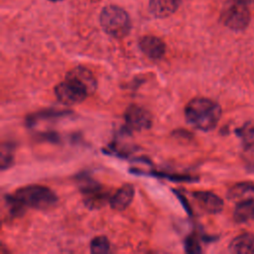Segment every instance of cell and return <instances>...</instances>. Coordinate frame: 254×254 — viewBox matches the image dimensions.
I'll list each match as a JSON object with an SVG mask.
<instances>
[{
    "label": "cell",
    "instance_id": "14",
    "mask_svg": "<svg viewBox=\"0 0 254 254\" xmlns=\"http://www.w3.org/2000/svg\"><path fill=\"white\" fill-rule=\"evenodd\" d=\"M233 218L237 223H246L254 219V199H243L236 203Z\"/></svg>",
    "mask_w": 254,
    "mask_h": 254
},
{
    "label": "cell",
    "instance_id": "19",
    "mask_svg": "<svg viewBox=\"0 0 254 254\" xmlns=\"http://www.w3.org/2000/svg\"><path fill=\"white\" fill-rule=\"evenodd\" d=\"M50 1H52V2H58V1H62V0H50Z\"/></svg>",
    "mask_w": 254,
    "mask_h": 254
},
{
    "label": "cell",
    "instance_id": "2",
    "mask_svg": "<svg viewBox=\"0 0 254 254\" xmlns=\"http://www.w3.org/2000/svg\"><path fill=\"white\" fill-rule=\"evenodd\" d=\"M23 206L40 210H47L54 207L58 197L49 188L40 185H30L18 189L12 195Z\"/></svg>",
    "mask_w": 254,
    "mask_h": 254
},
{
    "label": "cell",
    "instance_id": "12",
    "mask_svg": "<svg viewBox=\"0 0 254 254\" xmlns=\"http://www.w3.org/2000/svg\"><path fill=\"white\" fill-rule=\"evenodd\" d=\"M181 0H150V13L156 18H166L174 14L179 8Z\"/></svg>",
    "mask_w": 254,
    "mask_h": 254
},
{
    "label": "cell",
    "instance_id": "8",
    "mask_svg": "<svg viewBox=\"0 0 254 254\" xmlns=\"http://www.w3.org/2000/svg\"><path fill=\"white\" fill-rule=\"evenodd\" d=\"M192 195L200 208L208 213H218L223 208V200L212 191L197 190Z\"/></svg>",
    "mask_w": 254,
    "mask_h": 254
},
{
    "label": "cell",
    "instance_id": "5",
    "mask_svg": "<svg viewBox=\"0 0 254 254\" xmlns=\"http://www.w3.org/2000/svg\"><path fill=\"white\" fill-rule=\"evenodd\" d=\"M55 94L64 104H75L83 101L89 92L79 82L65 76L64 80L56 85Z\"/></svg>",
    "mask_w": 254,
    "mask_h": 254
},
{
    "label": "cell",
    "instance_id": "3",
    "mask_svg": "<svg viewBox=\"0 0 254 254\" xmlns=\"http://www.w3.org/2000/svg\"><path fill=\"white\" fill-rule=\"evenodd\" d=\"M99 22L106 34L117 39L127 36L131 29L129 15L116 5L104 7L99 16Z\"/></svg>",
    "mask_w": 254,
    "mask_h": 254
},
{
    "label": "cell",
    "instance_id": "9",
    "mask_svg": "<svg viewBox=\"0 0 254 254\" xmlns=\"http://www.w3.org/2000/svg\"><path fill=\"white\" fill-rule=\"evenodd\" d=\"M139 47L147 57L153 60L162 58L166 52V45L163 40L152 35L142 37L139 41Z\"/></svg>",
    "mask_w": 254,
    "mask_h": 254
},
{
    "label": "cell",
    "instance_id": "11",
    "mask_svg": "<svg viewBox=\"0 0 254 254\" xmlns=\"http://www.w3.org/2000/svg\"><path fill=\"white\" fill-rule=\"evenodd\" d=\"M134 187L131 184L122 186L113 195L110 196L109 202L113 209L124 210L129 206L134 197Z\"/></svg>",
    "mask_w": 254,
    "mask_h": 254
},
{
    "label": "cell",
    "instance_id": "6",
    "mask_svg": "<svg viewBox=\"0 0 254 254\" xmlns=\"http://www.w3.org/2000/svg\"><path fill=\"white\" fill-rule=\"evenodd\" d=\"M124 119L127 127L134 131L147 130L151 128L153 122L151 113L137 104H132L126 109Z\"/></svg>",
    "mask_w": 254,
    "mask_h": 254
},
{
    "label": "cell",
    "instance_id": "17",
    "mask_svg": "<svg viewBox=\"0 0 254 254\" xmlns=\"http://www.w3.org/2000/svg\"><path fill=\"white\" fill-rule=\"evenodd\" d=\"M110 250V242L105 236H96L90 242V251L92 253H107Z\"/></svg>",
    "mask_w": 254,
    "mask_h": 254
},
{
    "label": "cell",
    "instance_id": "13",
    "mask_svg": "<svg viewBox=\"0 0 254 254\" xmlns=\"http://www.w3.org/2000/svg\"><path fill=\"white\" fill-rule=\"evenodd\" d=\"M229 249L237 254H253L254 253V234L251 232H244L234 237L230 244Z\"/></svg>",
    "mask_w": 254,
    "mask_h": 254
},
{
    "label": "cell",
    "instance_id": "7",
    "mask_svg": "<svg viewBox=\"0 0 254 254\" xmlns=\"http://www.w3.org/2000/svg\"><path fill=\"white\" fill-rule=\"evenodd\" d=\"M236 132L241 138L243 145L242 159L246 167L250 171H254V124L248 122Z\"/></svg>",
    "mask_w": 254,
    "mask_h": 254
},
{
    "label": "cell",
    "instance_id": "4",
    "mask_svg": "<svg viewBox=\"0 0 254 254\" xmlns=\"http://www.w3.org/2000/svg\"><path fill=\"white\" fill-rule=\"evenodd\" d=\"M250 18L251 14L246 0H227L220 12L221 23L233 31L246 29Z\"/></svg>",
    "mask_w": 254,
    "mask_h": 254
},
{
    "label": "cell",
    "instance_id": "10",
    "mask_svg": "<svg viewBox=\"0 0 254 254\" xmlns=\"http://www.w3.org/2000/svg\"><path fill=\"white\" fill-rule=\"evenodd\" d=\"M66 77H70L77 82H79L81 85H83L87 91L90 93H93L97 86V81L92 73V71L84 66H76L70 69L66 75Z\"/></svg>",
    "mask_w": 254,
    "mask_h": 254
},
{
    "label": "cell",
    "instance_id": "15",
    "mask_svg": "<svg viewBox=\"0 0 254 254\" xmlns=\"http://www.w3.org/2000/svg\"><path fill=\"white\" fill-rule=\"evenodd\" d=\"M227 197L231 200H243L254 197V184L249 182L238 183L227 191Z\"/></svg>",
    "mask_w": 254,
    "mask_h": 254
},
{
    "label": "cell",
    "instance_id": "1",
    "mask_svg": "<svg viewBox=\"0 0 254 254\" xmlns=\"http://www.w3.org/2000/svg\"><path fill=\"white\" fill-rule=\"evenodd\" d=\"M221 112L220 105L206 97H194L185 107V117L188 123L201 131L215 128L221 117Z\"/></svg>",
    "mask_w": 254,
    "mask_h": 254
},
{
    "label": "cell",
    "instance_id": "18",
    "mask_svg": "<svg viewBox=\"0 0 254 254\" xmlns=\"http://www.w3.org/2000/svg\"><path fill=\"white\" fill-rule=\"evenodd\" d=\"M12 161H13L12 150L9 148V146H5V144H3L1 148V168L4 170L11 164Z\"/></svg>",
    "mask_w": 254,
    "mask_h": 254
},
{
    "label": "cell",
    "instance_id": "16",
    "mask_svg": "<svg viewBox=\"0 0 254 254\" xmlns=\"http://www.w3.org/2000/svg\"><path fill=\"white\" fill-rule=\"evenodd\" d=\"M83 193L86 204L94 207L104 203V201L108 198L107 191H105L103 188L97 186L87 187L83 190Z\"/></svg>",
    "mask_w": 254,
    "mask_h": 254
}]
</instances>
